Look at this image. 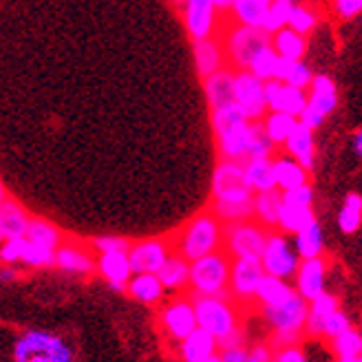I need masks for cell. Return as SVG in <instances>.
Returning <instances> with one entry per match:
<instances>
[{"label": "cell", "mask_w": 362, "mask_h": 362, "mask_svg": "<svg viewBox=\"0 0 362 362\" xmlns=\"http://www.w3.org/2000/svg\"><path fill=\"white\" fill-rule=\"evenodd\" d=\"M263 276H265V272L259 259H234L230 263V279H228L230 300L237 305L239 310L252 307L255 305L257 287Z\"/></svg>", "instance_id": "cell-6"}, {"label": "cell", "mask_w": 362, "mask_h": 362, "mask_svg": "<svg viewBox=\"0 0 362 362\" xmlns=\"http://www.w3.org/2000/svg\"><path fill=\"white\" fill-rule=\"evenodd\" d=\"M173 255L192 263L223 250V223L206 208L170 234Z\"/></svg>", "instance_id": "cell-1"}, {"label": "cell", "mask_w": 362, "mask_h": 362, "mask_svg": "<svg viewBox=\"0 0 362 362\" xmlns=\"http://www.w3.org/2000/svg\"><path fill=\"white\" fill-rule=\"evenodd\" d=\"M259 261H261L265 276H274V279H281V281L294 279L298 263H300L292 243H289L287 237L281 232H269L267 234V241H265V247L261 252Z\"/></svg>", "instance_id": "cell-7"}, {"label": "cell", "mask_w": 362, "mask_h": 362, "mask_svg": "<svg viewBox=\"0 0 362 362\" xmlns=\"http://www.w3.org/2000/svg\"><path fill=\"white\" fill-rule=\"evenodd\" d=\"M25 237L23 239H5L0 243V263H7L9 267L13 263H18L23 259V252H25Z\"/></svg>", "instance_id": "cell-48"}, {"label": "cell", "mask_w": 362, "mask_h": 362, "mask_svg": "<svg viewBox=\"0 0 362 362\" xmlns=\"http://www.w3.org/2000/svg\"><path fill=\"white\" fill-rule=\"evenodd\" d=\"M188 272H190L188 261H184L177 255H170L168 261L157 272V279L161 287L168 289V292H184L188 287Z\"/></svg>", "instance_id": "cell-34"}, {"label": "cell", "mask_w": 362, "mask_h": 362, "mask_svg": "<svg viewBox=\"0 0 362 362\" xmlns=\"http://www.w3.org/2000/svg\"><path fill=\"white\" fill-rule=\"evenodd\" d=\"M272 175H274V186L281 194L310 184V173L303 170L296 161L289 159L287 155L272 157Z\"/></svg>", "instance_id": "cell-21"}, {"label": "cell", "mask_w": 362, "mask_h": 362, "mask_svg": "<svg viewBox=\"0 0 362 362\" xmlns=\"http://www.w3.org/2000/svg\"><path fill=\"white\" fill-rule=\"evenodd\" d=\"M281 206H283V199H281L279 190L255 194V204H252V221H257L267 232H276Z\"/></svg>", "instance_id": "cell-23"}, {"label": "cell", "mask_w": 362, "mask_h": 362, "mask_svg": "<svg viewBox=\"0 0 362 362\" xmlns=\"http://www.w3.org/2000/svg\"><path fill=\"white\" fill-rule=\"evenodd\" d=\"M318 25V9H314L312 5H298L294 3L292 13H289V21H287V29H292L294 33L303 35L307 38Z\"/></svg>", "instance_id": "cell-41"}, {"label": "cell", "mask_w": 362, "mask_h": 362, "mask_svg": "<svg viewBox=\"0 0 362 362\" xmlns=\"http://www.w3.org/2000/svg\"><path fill=\"white\" fill-rule=\"evenodd\" d=\"M274 144L267 139L263 133L261 122L247 124V148H245V161L247 159H272L274 157Z\"/></svg>", "instance_id": "cell-38"}, {"label": "cell", "mask_w": 362, "mask_h": 362, "mask_svg": "<svg viewBox=\"0 0 362 362\" xmlns=\"http://www.w3.org/2000/svg\"><path fill=\"white\" fill-rule=\"evenodd\" d=\"M263 100L267 106V113H285L298 119L307 104V90L269 80L263 84Z\"/></svg>", "instance_id": "cell-15"}, {"label": "cell", "mask_w": 362, "mask_h": 362, "mask_svg": "<svg viewBox=\"0 0 362 362\" xmlns=\"http://www.w3.org/2000/svg\"><path fill=\"white\" fill-rule=\"evenodd\" d=\"M206 362H221V360H219V356H212V358H208Z\"/></svg>", "instance_id": "cell-63"}, {"label": "cell", "mask_w": 362, "mask_h": 362, "mask_svg": "<svg viewBox=\"0 0 362 362\" xmlns=\"http://www.w3.org/2000/svg\"><path fill=\"white\" fill-rule=\"evenodd\" d=\"M298 124L296 117H289L285 113H267L263 119H261V126H263V133L267 135V139L276 146H283L285 139L289 137V133L294 131V126Z\"/></svg>", "instance_id": "cell-37"}, {"label": "cell", "mask_w": 362, "mask_h": 362, "mask_svg": "<svg viewBox=\"0 0 362 362\" xmlns=\"http://www.w3.org/2000/svg\"><path fill=\"white\" fill-rule=\"evenodd\" d=\"M281 199H283L285 206L312 208L314 206V188H312V184H307V186L294 188V190H289V192H283Z\"/></svg>", "instance_id": "cell-47"}, {"label": "cell", "mask_w": 362, "mask_h": 362, "mask_svg": "<svg viewBox=\"0 0 362 362\" xmlns=\"http://www.w3.org/2000/svg\"><path fill=\"white\" fill-rule=\"evenodd\" d=\"M179 351H181V360L184 362H206L208 358L216 356V340L202 332V329H194L186 340L179 342Z\"/></svg>", "instance_id": "cell-28"}, {"label": "cell", "mask_w": 362, "mask_h": 362, "mask_svg": "<svg viewBox=\"0 0 362 362\" xmlns=\"http://www.w3.org/2000/svg\"><path fill=\"white\" fill-rule=\"evenodd\" d=\"M334 11L340 18H356L362 11V0H336L334 3Z\"/></svg>", "instance_id": "cell-52"}, {"label": "cell", "mask_w": 362, "mask_h": 362, "mask_svg": "<svg viewBox=\"0 0 362 362\" xmlns=\"http://www.w3.org/2000/svg\"><path fill=\"white\" fill-rule=\"evenodd\" d=\"M294 294H296L294 287L287 281H281L274 276H263L257 287L255 303H259L261 307H276V305H283L285 300H289Z\"/></svg>", "instance_id": "cell-35"}, {"label": "cell", "mask_w": 362, "mask_h": 362, "mask_svg": "<svg viewBox=\"0 0 362 362\" xmlns=\"http://www.w3.org/2000/svg\"><path fill=\"white\" fill-rule=\"evenodd\" d=\"M159 322H161V329H164V334H166L173 342L186 340V338L197 329L194 307H192L190 296L170 300V303L164 307V310H161Z\"/></svg>", "instance_id": "cell-12"}, {"label": "cell", "mask_w": 362, "mask_h": 362, "mask_svg": "<svg viewBox=\"0 0 362 362\" xmlns=\"http://www.w3.org/2000/svg\"><path fill=\"white\" fill-rule=\"evenodd\" d=\"M327 272H329V259L318 257V259H307L298 263V269L294 274V292L305 303H312L325 292V283H327Z\"/></svg>", "instance_id": "cell-14"}, {"label": "cell", "mask_w": 362, "mask_h": 362, "mask_svg": "<svg viewBox=\"0 0 362 362\" xmlns=\"http://www.w3.org/2000/svg\"><path fill=\"white\" fill-rule=\"evenodd\" d=\"M310 93H318V95H336L338 86L329 76H314L312 84H310Z\"/></svg>", "instance_id": "cell-51"}, {"label": "cell", "mask_w": 362, "mask_h": 362, "mask_svg": "<svg viewBox=\"0 0 362 362\" xmlns=\"http://www.w3.org/2000/svg\"><path fill=\"white\" fill-rule=\"evenodd\" d=\"M131 241L124 237H115V234H104V237H98L93 241V250L100 252V255H106V252H129Z\"/></svg>", "instance_id": "cell-50"}, {"label": "cell", "mask_w": 362, "mask_h": 362, "mask_svg": "<svg viewBox=\"0 0 362 362\" xmlns=\"http://www.w3.org/2000/svg\"><path fill=\"white\" fill-rule=\"evenodd\" d=\"M247 351H250V358L257 360V362H272V360H274V349L267 347V345H257V347H252Z\"/></svg>", "instance_id": "cell-56"}, {"label": "cell", "mask_w": 362, "mask_h": 362, "mask_svg": "<svg viewBox=\"0 0 362 362\" xmlns=\"http://www.w3.org/2000/svg\"><path fill=\"white\" fill-rule=\"evenodd\" d=\"M95 269L108 283L126 285L133 276L129 255H126V252H106V255H100V259L95 261Z\"/></svg>", "instance_id": "cell-29"}, {"label": "cell", "mask_w": 362, "mask_h": 362, "mask_svg": "<svg viewBox=\"0 0 362 362\" xmlns=\"http://www.w3.org/2000/svg\"><path fill=\"white\" fill-rule=\"evenodd\" d=\"M263 318L269 322L274 334H298L303 336L307 320V303L300 296H292L283 305L263 307Z\"/></svg>", "instance_id": "cell-13"}, {"label": "cell", "mask_w": 362, "mask_h": 362, "mask_svg": "<svg viewBox=\"0 0 362 362\" xmlns=\"http://www.w3.org/2000/svg\"><path fill=\"white\" fill-rule=\"evenodd\" d=\"M212 202H247V199H255L245 184V173L243 164L239 161H219V166L212 173Z\"/></svg>", "instance_id": "cell-8"}, {"label": "cell", "mask_w": 362, "mask_h": 362, "mask_svg": "<svg viewBox=\"0 0 362 362\" xmlns=\"http://www.w3.org/2000/svg\"><path fill=\"white\" fill-rule=\"evenodd\" d=\"M276 60L279 56L274 51H272V47L263 49L259 56L252 60V64L247 66V74H252L257 80H261L263 84L269 82V80H274V69H276Z\"/></svg>", "instance_id": "cell-43"}, {"label": "cell", "mask_w": 362, "mask_h": 362, "mask_svg": "<svg viewBox=\"0 0 362 362\" xmlns=\"http://www.w3.org/2000/svg\"><path fill=\"white\" fill-rule=\"evenodd\" d=\"M362 226V197L358 192H349L345 197L342 210L338 212V228L342 234H354Z\"/></svg>", "instance_id": "cell-39"}, {"label": "cell", "mask_w": 362, "mask_h": 362, "mask_svg": "<svg viewBox=\"0 0 362 362\" xmlns=\"http://www.w3.org/2000/svg\"><path fill=\"white\" fill-rule=\"evenodd\" d=\"M334 354L338 358H358L362 351V334L358 329H347L345 334H340L338 338L332 340Z\"/></svg>", "instance_id": "cell-44"}, {"label": "cell", "mask_w": 362, "mask_h": 362, "mask_svg": "<svg viewBox=\"0 0 362 362\" xmlns=\"http://www.w3.org/2000/svg\"><path fill=\"white\" fill-rule=\"evenodd\" d=\"M340 310V303L334 294L322 292L318 298H314L312 303H307V320H305V334L310 336H320L322 334V325L334 312Z\"/></svg>", "instance_id": "cell-24"}, {"label": "cell", "mask_w": 362, "mask_h": 362, "mask_svg": "<svg viewBox=\"0 0 362 362\" xmlns=\"http://www.w3.org/2000/svg\"><path fill=\"white\" fill-rule=\"evenodd\" d=\"M250 124V122H247ZM247 124L237 126L223 135L216 137V148H219L221 161H245V148H247Z\"/></svg>", "instance_id": "cell-31"}, {"label": "cell", "mask_w": 362, "mask_h": 362, "mask_svg": "<svg viewBox=\"0 0 362 362\" xmlns=\"http://www.w3.org/2000/svg\"><path fill=\"white\" fill-rule=\"evenodd\" d=\"M354 153L362 155V133L360 131H356V135H354Z\"/></svg>", "instance_id": "cell-58"}, {"label": "cell", "mask_w": 362, "mask_h": 362, "mask_svg": "<svg viewBox=\"0 0 362 362\" xmlns=\"http://www.w3.org/2000/svg\"><path fill=\"white\" fill-rule=\"evenodd\" d=\"M232 98L247 122H261L267 115V106L263 100V82L257 80L247 71H234L232 80Z\"/></svg>", "instance_id": "cell-11"}, {"label": "cell", "mask_w": 362, "mask_h": 362, "mask_svg": "<svg viewBox=\"0 0 362 362\" xmlns=\"http://www.w3.org/2000/svg\"><path fill=\"white\" fill-rule=\"evenodd\" d=\"M312 78H314V74H312L310 66H307L305 62H294V66H292V71H289L285 84L294 86V88H300V90H307V88H310V84H312Z\"/></svg>", "instance_id": "cell-49"}, {"label": "cell", "mask_w": 362, "mask_h": 362, "mask_svg": "<svg viewBox=\"0 0 362 362\" xmlns=\"http://www.w3.org/2000/svg\"><path fill=\"white\" fill-rule=\"evenodd\" d=\"M232 347H245V334H243V329L234 332V334H230L223 340L216 342V349H232Z\"/></svg>", "instance_id": "cell-55"}, {"label": "cell", "mask_w": 362, "mask_h": 362, "mask_svg": "<svg viewBox=\"0 0 362 362\" xmlns=\"http://www.w3.org/2000/svg\"><path fill=\"white\" fill-rule=\"evenodd\" d=\"M25 241H27V239H25ZM21 261H25L29 267H51L53 263H56V252L42 250V247H38V245L27 243Z\"/></svg>", "instance_id": "cell-45"}, {"label": "cell", "mask_w": 362, "mask_h": 362, "mask_svg": "<svg viewBox=\"0 0 362 362\" xmlns=\"http://www.w3.org/2000/svg\"><path fill=\"white\" fill-rule=\"evenodd\" d=\"M269 47L283 60L303 62L305 53H307V38H303V35H298L292 29L285 27V29L269 35Z\"/></svg>", "instance_id": "cell-27"}, {"label": "cell", "mask_w": 362, "mask_h": 362, "mask_svg": "<svg viewBox=\"0 0 362 362\" xmlns=\"http://www.w3.org/2000/svg\"><path fill=\"white\" fill-rule=\"evenodd\" d=\"M221 362H247L250 351L247 347H232V349H219L216 351Z\"/></svg>", "instance_id": "cell-54"}, {"label": "cell", "mask_w": 362, "mask_h": 362, "mask_svg": "<svg viewBox=\"0 0 362 362\" xmlns=\"http://www.w3.org/2000/svg\"><path fill=\"white\" fill-rule=\"evenodd\" d=\"M62 272H69V274H93L95 272V259L90 255V250L74 243V241H62V245L56 250V263Z\"/></svg>", "instance_id": "cell-17"}, {"label": "cell", "mask_w": 362, "mask_h": 362, "mask_svg": "<svg viewBox=\"0 0 362 362\" xmlns=\"http://www.w3.org/2000/svg\"><path fill=\"white\" fill-rule=\"evenodd\" d=\"M230 263L232 259L226 252H214L199 261L190 263L188 272V296H204V298H230L228 294V279H230Z\"/></svg>", "instance_id": "cell-2"}, {"label": "cell", "mask_w": 362, "mask_h": 362, "mask_svg": "<svg viewBox=\"0 0 362 362\" xmlns=\"http://www.w3.org/2000/svg\"><path fill=\"white\" fill-rule=\"evenodd\" d=\"M16 279H18V272H16L13 267L7 265V267L0 269V281H5V283H7V281H16Z\"/></svg>", "instance_id": "cell-57"}, {"label": "cell", "mask_w": 362, "mask_h": 362, "mask_svg": "<svg viewBox=\"0 0 362 362\" xmlns=\"http://www.w3.org/2000/svg\"><path fill=\"white\" fill-rule=\"evenodd\" d=\"M338 362H362V358H338Z\"/></svg>", "instance_id": "cell-62"}, {"label": "cell", "mask_w": 362, "mask_h": 362, "mask_svg": "<svg viewBox=\"0 0 362 362\" xmlns=\"http://www.w3.org/2000/svg\"><path fill=\"white\" fill-rule=\"evenodd\" d=\"M29 362H51V360H49L47 356H40V354H35V356H31V358H29Z\"/></svg>", "instance_id": "cell-61"}, {"label": "cell", "mask_w": 362, "mask_h": 362, "mask_svg": "<svg viewBox=\"0 0 362 362\" xmlns=\"http://www.w3.org/2000/svg\"><path fill=\"white\" fill-rule=\"evenodd\" d=\"M219 40L226 53V64L232 71H247L252 60L269 47V35L265 31L241 27L237 23L223 27Z\"/></svg>", "instance_id": "cell-4"}, {"label": "cell", "mask_w": 362, "mask_h": 362, "mask_svg": "<svg viewBox=\"0 0 362 362\" xmlns=\"http://www.w3.org/2000/svg\"><path fill=\"white\" fill-rule=\"evenodd\" d=\"M192 53H194L197 74H199V78H204V80L214 76L216 71H221V69L228 66L219 35H214V38H208V40L192 42Z\"/></svg>", "instance_id": "cell-19"}, {"label": "cell", "mask_w": 362, "mask_h": 362, "mask_svg": "<svg viewBox=\"0 0 362 362\" xmlns=\"http://www.w3.org/2000/svg\"><path fill=\"white\" fill-rule=\"evenodd\" d=\"M25 239L31 245H38L42 250L56 252L62 245V241H64V234H62V230L56 223L42 219V216H31L29 228L25 232Z\"/></svg>", "instance_id": "cell-25"}, {"label": "cell", "mask_w": 362, "mask_h": 362, "mask_svg": "<svg viewBox=\"0 0 362 362\" xmlns=\"http://www.w3.org/2000/svg\"><path fill=\"white\" fill-rule=\"evenodd\" d=\"M181 16H184V25L192 42L214 38L221 31L219 11L214 9V0H188L181 7Z\"/></svg>", "instance_id": "cell-10"}, {"label": "cell", "mask_w": 362, "mask_h": 362, "mask_svg": "<svg viewBox=\"0 0 362 362\" xmlns=\"http://www.w3.org/2000/svg\"><path fill=\"white\" fill-rule=\"evenodd\" d=\"M267 230L257 221H241L223 226V252L234 259H259L267 241Z\"/></svg>", "instance_id": "cell-5"}, {"label": "cell", "mask_w": 362, "mask_h": 362, "mask_svg": "<svg viewBox=\"0 0 362 362\" xmlns=\"http://www.w3.org/2000/svg\"><path fill=\"white\" fill-rule=\"evenodd\" d=\"M316 219L314 208H298V206H281L279 221H276V232L281 234H296L303 232L305 228H310Z\"/></svg>", "instance_id": "cell-32"}, {"label": "cell", "mask_w": 362, "mask_h": 362, "mask_svg": "<svg viewBox=\"0 0 362 362\" xmlns=\"http://www.w3.org/2000/svg\"><path fill=\"white\" fill-rule=\"evenodd\" d=\"M108 285H111L113 292H126V285L124 283H108Z\"/></svg>", "instance_id": "cell-60"}, {"label": "cell", "mask_w": 362, "mask_h": 362, "mask_svg": "<svg viewBox=\"0 0 362 362\" xmlns=\"http://www.w3.org/2000/svg\"><path fill=\"white\" fill-rule=\"evenodd\" d=\"M351 327H354L351 318H349L345 312H342V310H338V312H334L327 320H325V325H322V334H320V336L334 340V338H338L340 334H345V332L351 329Z\"/></svg>", "instance_id": "cell-46"}, {"label": "cell", "mask_w": 362, "mask_h": 362, "mask_svg": "<svg viewBox=\"0 0 362 362\" xmlns=\"http://www.w3.org/2000/svg\"><path fill=\"white\" fill-rule=\"evenodd\" d=\"M283 151L289 159H294L296 164L312 173L316 166V144H314V131H310L300 122L294 126V131L289 133V137L283 144Z\"/></svg>", "instance_id": "cell-16"}, {"label": "cell", "mask_w": 362, "mask_h": 362, "mask_svg": "<svg viewBox=\"0 0 362 362\" xmlns=\"http://www.w3.org/2000/svg\"><path fill=\"white\" fill-rule=\"evenodd\" d=\"M9 194H7V188H5V184H3V179H0V206H3V202L7 199Z\"/></svg>", "instance_id": "cell-59"}, {"label": "cell", "mask_w": 362, "mask_h": 362, "mask_svg": "<svg viewBox=\"0 0 362 362\" xmlns=\"http://www.w3.org/2000/svg\"><path fill=\"white\" fill-rule=\"evenodd\" d=\"M294 252L300 261L307 259H318L325 255V239H322V228L318 221H314L310 228H305L294 237Z\"/></svg>", "instance_id": "cell-36"}, {"label": "cell", "mask_w": 362, "mask_h": 362, "mask_svg": "<svg viewBox=\"0 0 362 362\" xmlns=\"http://www.w3.org/2000/svg\"><path fill=\"white\" fill-rule=\"evenodd\" d=\"M243 173L247 188L255 194L276 190L274 175H272V159H247L243 161Z\"/></svg>", "instance_id": "cell-33"}, {"label": "cell", "mask_w": 362, "mask_h": 362, "mask_svg": "<svg viewBox=\"0 0 362 362\" xmlns=\"http://www.w3.org/2000/svg\"><path fill=\"white\" fill-rule=\"evenodd\" d=\"M210 124H212L214 137H219V135H223V133H228L232 129H237V126L247 124V117L237 104H230L226 108H219V111H212L210 113Z\"/></svg>", "instance_id": "cell-40"}, {"label": "cell", "mask_w": 362, "mask_h": 362, "mask_svg": "<svg viewBox=\"0 0 362 362\" xmlns=\"http://www.w3.org/2000/svg\"><path fill=\"white\" fill-rule=\"evenodd\" d=\"M21 340L25 342V347L29 349L31 356L40 354L47 356L51 362H74V351H71L62 338L47 334V332H27L21 336Z\"/></svg>", "instance_id": "cell-18"}, {"label": "cell", "mask_w": 362, "mask_h": 362, "mask_svg": "<svg viewBox=\"0 0 362 362\" xmlns=\"http://www.w3.org/2000/svg\"><path fill=\"white\" fill-rule=\"evenodd\" d=\"M292 7H294V0H274V3H269V11H267V23H265V33L272 35L281 29L287 27V21H289V13H292Z\"/></svg>", "instance_id": "cell-42"}, {"label": "cell", "mask_w": 362, "mask_h": 362, "mask_svg": "<svg viewBox=\"0 0 362 362\" xmlns=\"http://www.w3.org/2000/svg\"><path fill=\"white\" fill-rule=\"evenodd\" d=\"M129 263L133 274H157L173 255L170 237H151L137 243H131L129 247Z\"/></svg>", "instance_id": "cell-9"}, {"label": "cell", "mask_w": 362, "mask_h": 362, "mask_svg": "<svg viewBox=\"0 0 362 362\" xmlns=\"http://www.w3.org/2000/svg\"><path fill=\"white\" fill-rule=\"evenodd\" d=\"M232 80H234V71L228 69V66L221 69V71H216L214 76L204 80V93H206L210 111H219V108H226V106L234 104Z\"/></svg>", "instance_id": "cell-22"}, {"label": "cell", "mask_w": 362, "mask_h": 362, "mask_svg": "<svg viewBox=\"0 0 362 362\" xmlns=\"http://www.w3.org/2000/svg\"><path fill=\"white\" fill-rule=\"evenodd\" d=\"M31 214L13 197H7L0 206V234L3 239H23L29 228Z\"/></svg>", "instance_id": "cell-20"}, {"label": "cell", "mask_w": 362, "mask_h": 362, "mask_svg": "<svg viewBox=\"0 0 362 362\" xmlns=\"http://www.w3.org/2000/svg\"><path fill=\"white\" fill-rule=\"evenodd\" d=\"M230 11L234 16V21H237V25L263 31L267 23L269 0H234Z\"/></svg>", "instance_id": "cell-26"}, {"label": "cell", "mask_w": 362, "mask_h": 362, "mask_svg": "<svg viewBox=\"0 0 362 362\" xmlns=\"http://www.w3.org/2000/svg\"><path fill=\"white\" fill-rule=\"evenodd\" d=\"M194 307V318H197V327L210 334L216 342L223 340L226 336L243 329L241 322V310L234 305L230 298H204V296H194L190 298Z\"/></svg>", "instance_id": "cell-3"}, {"label": "cell", "mask_w": 362, "mask_h": 362, "mask_svg": "<svg viewBox=\"0 0 362 362\" xmlns=\"http://www.w3.org/2000/svg\"><path fill=\"white\" fill-rule=\"evenodd\" d=\"M126 292L144 305H157L164 298L166 289L161 287L157 274H133L131 281L126 283Z\"/></svg>", "instance_id": "cell-30"}, {"label": "cell", "mask_w": 362, "mask_h": 362, "mask_svg": "<svg viewBox=\"0 0 362 362\" xmlns=\"http://www.w3.org/2000/svg\"><path fill=\"white\" fill-rule=\"evenodd\" d=\"M272 362H310L305 356V351L294 345V347H285V349H276L274 351V360Z\"/></svg>", "instance_id": "cell-53"}]
</instances>
